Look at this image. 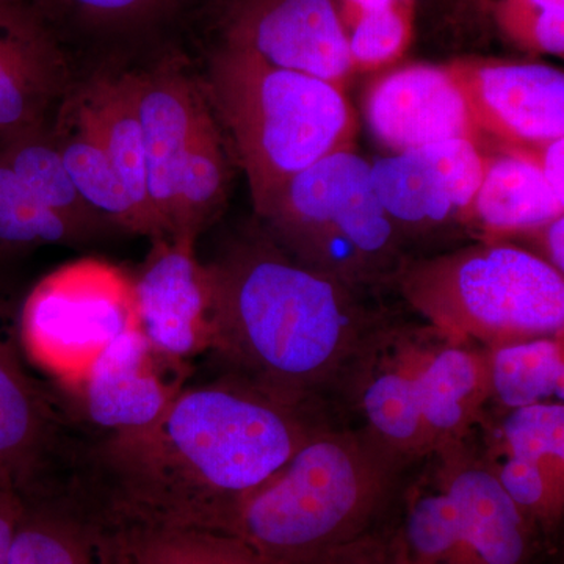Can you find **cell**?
<instances>
[{
    "instance_id": "cell-31",
    "label": "cell",
    "mask_w": 564,
    "mask_h": 564,
    "mask_svg": "<svg viewBox=\"0 0 564 564\" xmlns=\"http://www.w3.org/2000/svg\"><path fill=\"white\" fill-rule=\"evenodd\" d=\"M46 13L57 9L65 17L102 32H121L154 20L170 0H36Z\"/></svg>"
},
{
    "instance_id": "cell-26",
    "label": "cell",
    "mask_w": 564,
    "mask_h": 564,
    "mask_svg": "<svg viewBox=\"0 0 564 564\" xmlns=\"http://www.w3.org/2000/svg\"><path fill=\"white\" fill-rule=\"evenodd\" d=\"M0 154L11 170L28 185L29 191L47 209L65 218L85 237L90 239L109 223L102 220L84 202L74 187L61 152L55 148L51 133L43 131L28 133L9 141H0Z\"/></svg>"
},
{
    "instance_id": "cell-4",
    "label": "cell",
    "mask_w": 564,
    "mask_h": 564,
    "mask_svg": "<svg viewBox=\"0 0 564 564\" xmlns=\"http://www.w3.org/2000/svg\"><path fill=\"white\" fill-rule=\"evenodd\" d=\"M212 104L231 133L258 215L304 170L355 150L358 120L344 90L226 46L209 70Z\"/></svg>"
},
{
    "instance_id": "cell-3",
    "label": "cell",
    "mask_w": 564,
    "mask_h": 564,
    "mask_svg": "<svg viewBox=\"0 0 564 564\" xmlns=\"http://www.w3.org/2000/svg\"><path fill=\"white\" fill-rule=\"evenodd\" d=\"M408 466L366 430L322 423L218 533L276 564H333L373 538Z\"/></svg>"
},
{
    "instance_id": "cell-18",
    "label": "cell",
    "mask_w": 564,
    "mask_h": 564,
    "mask_svg": "<svg viewBox=\"0 0 564 564\" xmlns=\"http://www.w3.org/2000/svg\"><path fill=\"white\" fill-rule=\"evenodd\" d=\"M20 329L0 295V481L35 491L54 455L57 419L25 370Z\"/></svg>"
},
{
    "instance_id": "cell-7",
    "label": "cell",
    "mask_w": 564,
    "mask_h": 564,
    "mask_svg": "<svg viewBox=\"0 0 564 564\" xmlns=\"http://www.w3.org/2000/svg\"><path fill=\"white\" fill-rule=\"evenodd\" d=\"M133 325V281L110 263L87 259L39 282L18 329L29 358L77 380L107 344Z\"/></svg>"
},
{
    "instance_id": "cell-12",
    "label": "cell",
    "mask_w": 564,
    "mask_h": 564,
    "mask_svg": "<svg viewBox=\"0 0 564 564\" xmlns=\"http://www.w3.org/2000/svg\"><path fill=\"white\" fill-rule=\"evenodd\" d=\"M432 339V326H384L362 351L345 384L364 419L361 429L408 464L430 456L419 406L417 373Z\"/></svg>"
},
{
    "instance_id": "cell-21",
    "label": "cell",
    "mask_w": 564,
    "mask_h": 564,
    "mask_svg": "<svg viewBox=\"0 0 564 564\" xmlns=\"http://www.w3.org/2000/svg\"><path fill=\"white\" fill-rule=\"evenodd\" d=\"M563 215L564 199L532 159L519 150H505L497 158H488L466 225L480 229L484 240H502Z\"/></svg>"
},
{
    "instance_id": "cell-11",
    "label": "cell",
    "mask_w": 564,
    "mask_h": 564,
    "mask_svg": "<svg viewBox=\"0 0 564 564\" xmlns=\"http://www.w3.org/2000/svg\"><path fill=\"white\" fill-rule=\"evenodd\" d=\"M133 281L135 326L159 355L184 364L212 345L209 269L195 240L162 237Z\"/></svg>"
},
{
    "instance_id": "cell-10",
    "label": "cell",
    "mask_w": 564,
    "mask_h": 564,
    "mask_svg": "<svg viewBox=\"0 0 564 564\" xmlns=\"http://www.w3.org/2000/svg\"><path fill=\"white\" fill-rule=\"evenodd\" d=\"M481 137L505 150L564 137V76L538 63L458 61L445 66Z\"/></svg>"
},
{
    "instance_id": "cell-34",
    "label": "cell",
    "mask_w": 564,
    "mask_h": 564,
    "mask_svg": "<svg viewBox=\"0 0 564 564\" xmlns=\"http://www.w3.org/2000/svg\"><path fill=\"white\" fill-rule=\"evenodd\" d=\"M24 494L0 481V564H9L11 540L24 510Z\"/></svg>"
},
{
    "instance_id": "cell-19",
    "label": "cell",
    "mask_w": 564,
    "mask_h": 564,
    "mask_svg": "<svg viewBox=\"0 0 564 564\" xmlns=\"http://www.w3.org/2000/svg\"><path fill=\"white\" fill-rule=\"evenodd\" d=\"M417 392L430 455L466 441L489 400L488 348L452 339L432 326Z\"/></svg>"
},
{
    "instance_id": "cell-29",
    "label": "cell",
    "mask_w": 564,
    "mask_h": 564,
    "mask_svg": "<svg viewBox=\"0 0 564 564\" xmlns=\"http://www.w3.org/2000/svg\"><path fill=\"white\" fill-rule=\"evenodd\" d=\"M411 3L383 0L347 14L352 68L375 69L399 58L411 36Z\"/></svg>"
},
{
    "instance_id": "cell-13",
    "label": "cell",
    "mask_w": 564,
    "mask_h": 564,
    "mask_svg": "<svg viewBox=\"0 0 564 564\" xmlns=\"http://www.w3.org/2000/svg\"><path fill=\"white\" fill-rule=\"evenodd\" d=\"M430 456L458 508L451 564H538L543 533L503 491L473 440Z\"/></svg>"
},
{
    "instance_id": "cell-17",
    "label": "cell",
    "mask_w": 564,
    "mask_h": 564,
    "mask_svg": "<svg viewBox=\"0 0 564 564\" xmlns=\"http://www.w3.org/2000/svg\"><path fill=\"white\" fill-rule=\"evenodd\" d=\"M366 118L392 154L445 140L481 144V133L445 66H408L381 77L367 95Z\"/></svg>"
},
{
    "instance_id": "cell-8",
    "label": "cell",
    "mask_w": 564,
    "mask_h": 564,
    "mask_svg": "<svg viewBox=\"0 0 564 564\" xmlns=\"http://www.w3.org/2000/svg\"><path fill=\"white\" fill-rule=\"evenodd\" d=\"M486 165L488 155L474 141L445 140L378 159L370 165V181L406 242L410 234L466 225Z\"/></svg>"
},
{
    "instance_id": "cell-1",
    "label": "cell",
    "mask_w": 564,
    "mask_h": 564,
    "mask_svg": "<svg viewBox=\"0 0 564 564\" xmlns=\"http://www.w3.org/2000/svg\"><path fill=\"white\" fill-rule=\"evenodd\" d=\"M321 425L311 404L229 373L182 388L150 426L93 447L76 499L110 529L218 533Z\"/></svg>"
},
{
    "instance_id": "cell-15",
    "label": "cell",
    "mask_w": 564,
    "mask_h": 564,
    "mask_svg": "<svg viewBox=\"0 0 564 564\" xmlns=\"http://www.w3.org/2000/svg\"><path fill=\"white\" fill-rule=\"evenodd\" d=\"M132 76L148 192L163 236L170 237L177 176L193 143L214 118L202 93L176 61L169 58Z\"/></svg>"
},
{
    "instance_id": "cell-14",
    "label": "cell",
    "mask_w": 564,
    "mask_h": 564,
    "mask_svg": "<svg viewBox=\"0 0 564 564\" xmlns=\"http://www.w3.org/2000/svg\"><path fill=\"white\" fill-rule=\"evenodd\" d=\"M69 93V66L36 0H0V141L46 129Z\"/></svg>"
},
{
    "instance_id": "cell-16",
    "label": "cell",
    "mask_w": 564,
    "mask_h": 564,
    "mask_svg": "<svg viewBox=\"0 0 564 564\" xmlns=\"http://www.w3.org/2000/svg\"><path fill=\"white\" fill-rule=\"evenodd\" d=\"M180 362L159 355L135 325L118 334L77 381L93 425L109 434L133 432L158 421L181 392Z\"/></svg>"
},
{
    "instance_id": "cell-5",
    "label": "cell",
    "mask_w": 564,
    "mask_h": 564,
    "mask_svg": "<svg viewBox=\"0 0 564 564\" xmlns=\"http://www.w3.org/2000/svg\"><path fill=\"white\" fill-rule=\"evenodd\" d=\"M393 285L452 339L496 348L564 332L563 274L507 240L410 258Z\"/></svg>"
},
{
    "instance_id": "cell-36",
    "label": "cell",
    "mask_w": 564,
    "mask_h": 564,
    "mask_svg": "<svg viewBox=\"0 0 564 564\" xmlns=\"http://www.w3.org/2000/svg\"><path fill=\"white\" fill-rule=\"evenodd\" d=\"M406 2H413V0H406Z\"/></svg>"
},
{
    "instance_id": "cell-30",
    "label": "cell",
    "mask_w": 564,
    "mask_h": 564,
    "mask_svg": "<svg viewBox=\"0 0 564 564\" xmlns=\"http://www.w3.org/2000/svg\"><path fill=\"white\" fill-rule=\"evenodd\" d=\"M494 17L516 44L538 54H564V0H497Z\"/></svg>"
},
{
    "instance_id": "cell-33",
    "label": "cell",
    "mask_w": 564,
    "mask_h": 564,
    "mask_svg": "<svg viewBox=\"0 0 564 564\" xmlns=\"http://www.w3.org/2000/svg\"><path fill=\"white\" fill-rule=\"evenodd\" d=\"M519 151L532 159L556 195L564 199V137Z\"/></svg>"
},
{
    "instance_id": "cell-22",
    "label": "cell",
    "mask_w": 564,
    "mask_h": 564,
    "mask_svg": "<svg viewBox=\"0 0 564 564\" xmlns=\"http://www.w3.org/2000/svg\"><path fill=\"white\" fill-rule=\"evenodd\" d=\"M9 564H111L106 530L76 499L24 494Z\"/></svg>"
},
{
    "instance_id": "cell-28",
    "label": "cell",
    "mask_w": 564,
    "mask_h": 564,
    "mask_svg": "<svg viewBox=\"0 0 564 564\" xmlns=\"http://www.w3.org/2000/svg\"><path fill=\"white\" fill-rule=\"evenodd\" d=\"M85 240L65 218L47 209L0 154V262L46 245Z\"/></svg>"
},
{
    "instance_id": "cell-25",
    "label": "cell",
    "mask_w": 564,
    "mask_h": 564,
    "mask_svg": "<svg viewBox=\"0 0 564 564\" xmlns=\"http://www.w3.org/2000/svg\"><path fill=\"white\" fill-rule=\"evenodd\" d=\"M102 527L111 564H276L228 534L204 530Z\"/></svg>"
},
{
    "instance_id": "cell-32",
    "label": "cell",
    "mask_w": 564,
    "mask_h": 564,
    "mask_svg": "<svg viewBox=\"0 0 564 564\" xmlns=\"http://www.w3.org/2000/svg\"><path fill=\"white\" fill-rule=\"evenodd\" d=\"M514 237H522L525 242H529V247L524 250L543 259L549 265L554 267L556 272L564 274V215L538 228L514 234L507 239H514Z\"/></svg>"
},
{
    "instance_id": "cell-23",
    "label": "cell",
    "mask_w": 564,
    "mask_h": 564,
    "mask_svg": "<svg viewBox=\"0 0 564 564\" xmlns=\"http://www.w3.org/2000/svg\"><path fill=\"white\" fill-rule=\"evenodd\" d=\"M57 111V126L52 141L61 152L76 191L109 226L144 236L139 212L101 144L82 124L68 104L63 101Z\"/></svg>"
},
{
    "instance_id": "cell-20",
    "label": "cell",
    "mask_w": 564,
    "mask_h": 564,
    "mask_svg": "<svg viewBox=\"0 0 564 564\" xmlns=\"http://www.w3.org/2000/svg\"><path fill=\"white\" fill-rule=\"evenodd\" d=\"M82 124L113 163L143 223L144 236L162 239L148 192L143 132L137 115L132 73L98 74L65 98Z\"/></svg>"
},
{
    "instance_id": "cell-6",
    "label": "cell",
    "mask_w": 564,
    "mask_h": 564,
    "mask_svg": "<svg viewBox=\"0 0 564 564\" xmlns=\"http://www.w3.org/2000/svg\"><path fill=\"white\" fill-rule=\"evenodd\" d=\"M259 217L281 250L361 291L393 285L411 258L375 195L370 163L355 150L293 177Z\"/></svg>"
},
{
    "instance_id": "cell-24",
    "label": "cell",
    "mask_w": 564,
    "mask_h": 564,
    "mask_svg": "<svg viewBox=\"0 0 564 564\" xmlns=\"http://www.w3.org/2000/svg\"><path fill=\"white\" fill-rule=\"evenodd\" d=\"M563 345L560 334L488 348L489 400L485 413L563 403Z\"/></svg>"
},
{
    "instance_id": "cell-27",
    "label": "cell",
    "mask_w": 564,
    "mask_h": 564,
    "mask_svg": "<svg viewBox=\"0 0 564 564\" xmlns=\"http://www.w3.org/2000/svg\"><path fill=\"white\" fill-rule=\"evenodd\" d=\"M228 196V163L217 124L209 126L193 143L174 193L170 237L198 239L199 234L221 214Z\"/></svg>"
},
{
    "instance_id": "cell-35",
    "label": "cell",
    "mask_w": 564,
    "mask_h": 564,
    "mask_svg": "<svg viewBox=\"0 0 564 564\" xmlns=\"http://www.w3.org/2000/svg\"><path fill=\"white\" fill-rule=\"evenodd\" d=\"M333 564H397L389 552L388 543L370 538L356 545L347 554L339 556Z\"/></svg>"
},
{
    "instance_id": "cell-9",
    "label": "cell",
    "mask_w": 564,
    "mask_h": 564,
    "mask_svg": "<svg viewBox=\"0 0 564 564\" xmlns=\"http://www.w3.org/2000/svg\"><path fill=\"white\" fill-rule=\"evenodd\" d=\"M228 44L340 90L355 73L334 0H240L229 18Z\"/></svg>"
},
{
    "instance_id": "cell-2",
    "label": "cell",
    "mask_w": 564,
    "mask_h": 564,
    "mask_svg": "<svg viewBox=\"0 0 564 564\" xmlns=\"http://www.w3.org/2000/svg\"><path fill=\"white\" fill-rule=\"evenodd\" d=\"M207 269L210 350L229 373L292 402L343 386L388 326L366 291L304 265L269 236L234 245Z\"/></svg>"
}]
</instances>
